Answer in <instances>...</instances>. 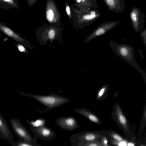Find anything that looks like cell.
Returning a JSON list of instances; mask_svg holds the SVG:
<instances>
[{
    "label": "cell",
    "instance_id": "484cf974",
    "mask_svg": "<svg viewBox=\"0 0 146 146\" xmlns=\"http://www.w3.org/2000/svg\"><path fill=\"white\" fill-rule=\"evenodd\" d=\"M102 143L103 145H106V144H107L108 141L107 139H105V138L102 139Z\"/></svg>",
    "mask_w": 146,
    "mask_h": 146
},
{
    "label": "cell",
    "instance_id": "ba28073f",
    "mask_svg": "<svg viewBox=\"0 0 146 146\" xmlns=\"http://www.w3.org/2000/svg\"><path fill=\"white\" fill-rule=\"evenodd\" d=\"M0 32L11 38L17 42L32 50L34 47L31 45L29 40L23 38L18 33L12 30L5 23L0 21Z\"/></svg>",
    "mask_w": 146,
    "mask_h": 146
},
{
    "label": "cell",
    "instance_id": "3957f363",
    "mask_svg": "<svg viewBox=\"0 0 146 146\" xmlns=\"http://www.w3.org/2000/svg\"><path fill=\"white\" fill-rule=\"evenodd\" d=\"M111 117L128 139L131 141L135 139V135L132 133L128 120L118 103L114 105Z\"/></svg>",
    "mask_w": 146,
    "mask_h": 146
},
{
    "label": "cell",
    "instance_id": "7a4b0ae2",
    "mask_svg": "<svg viewBox=\"0 0 146 146\" xmlns=\"http://www.w3.org/2000/svg\"><path fill=\"white\" fill-rule=\"evenodd\" d=\"M19 93L21 95L31 97L45 106L46 108L40 112L42 113L70 101L68 98L52 92L47 95L29 94L21 92Z\"/></svg>",
    "mask_w": 146,
    "mask_h": 146
},
{
    "label": "cell",
    "instance_id": "7402d4cb",
    "mask_svg": "<svg viewBox=\"0 0 146 146\" xmlns=\"http://www.w3.org/2000/svg\"><path fill=\"white\" fill-rule=\"evenodd\" d=\"M14 44L17 47L20 52L26 54L28 53V51L26 49L25 46L19 43H14Z\"/></svg>",
    "mask_w": 146,
    "mask_h": 146
},
{
    "label": "cell",
    "instance_id": "7c38bea8",
    "mask_svg": "<svg viewBox=\"0 0 146 146\" xmlns=\"http://www.w3.org/2000/svg\"><path fill=\"white\" fill-rule=\"evenodd\" d=\"M84 14L82 15V27L94 23L101 17L102 13L97 9H93L87 7Z\"/></svg>",
    "mask_w": 146,
    "mask_h": 146
},
{
    "label": "cell",
    "instance_id": "cb8c5ba5",
    "mask_svg": "<svg viewBox=\"0 0 146 146\" xmlns=\"http://www.w3.org/2000/svg\"><path fill=\"white\" fill-rule=\"evenodd\" d=\"M103 145L102 143L98 141H90L85 143L83 145V146H102Z\"/></svg>",
    "mask_w": 146,
    "mask_h": 146
},
{
    "label": "cell",
    "instance_id": "8fae6325",
    "mask_svg": "<svg viewBox=\"0 0 146 146\" xmlns=\"http://www.w3.org/2000/svg\"><path fill=\"white\" fill-rule=\"evenodd\" d=\"M30 129L36 138L50 141L52 140L56 136L55 132L46 125L35 128L30 127Z\"/></svg>",
    "mask_w": 146,
    "mask_h": 146
},
{
    "label": "cell",
    "instance_id": "4316f807",
    "mask_svg": "<svg viewBox=\"0 0 146 146\" xmlns=\"http://www.w3.org/2000/svg\"><path fill=\"white\" fill-rule=\"evenodd\" d=\"M66 11L68 15H69L70 14V8L68 6H67L66 8Z\"/></svg>",
    "mask_w": 146,
    "mask_h": 146
},
{
    "label": "cell",
    "instance_id": "ffe728a7",
    "mask_svg": "<svg viewBox=\"0 0 146 146\" xmlns=\"http://www.w3.org/2000/svg\"><path fill=\"white\" fill-rule=\"evenodd\" d=\"M11 144L13 146H35L32 144L20 140L15 142L13 141Z\"/></svg>",
    "mask_w": 146,
    "mask_h": 146
},
{
    "label": "cell",
    "instance_id": "44dd1931",
    "mask_svg": "<svg viewBox=\"0 0 146 146\" xmlns=\"http://www.w3.org/2000/svg\"><path fill=\"white\" fill-rule=\"evenodd\" d=\"M140 31V37L142 40L145 47L146 48V28L143 29Z\"/></svg>",
    "mask_w": 146,
    "mask_h": 146
},
{
    "label": "cell",
    "instance_id": "ac0fdd59",
    "mask_svg": "<svg viewBox=\"0 0 146 146\" xmlns=\"http://www.w3.org/2000/svg\"><path fill=\"white\" fill-rule=\"evenodd\" d=\"M109 89L110 86L109 85H104L98 91L96 96V99L100 100H104L107 96V93Z\"/></svg>",
    "mask_w": 146,
    "mask_h": 146
},
{
    "label": "cell",
    "instance_id": "8992f818",
    "mask_svg": "<svg viewBox=\"0 0 146 146\" xmlns=\"http://www.w3.org/2000/svg\"><path fill=\"white\" fill-rule=\"evenodd\" d=\"M129 17L134 31L139 32L144 28L145 15L138 7L134 6L129 13Z\"/></svg>",
    "mask_w": 146,
    "mask_h": 146
},
{
    "label": "cell",
    "instance_id": "83f0119b",
    "mask_svg": "<svg viewBox=\"0 0 146 146\" xmlns=\"http://www.w3.org/2000/svg\"><path fill=\"white\" fill-rule=\"evenodd\" d=\"M0 139H3V135L0 131Z\"/></svg>",
    "mask_w": 146,
    "mask_h": 146
},
{
    "label": "cell",
    "instance_id": "6da1fadb",
    "mask_svg": "<svg viewBox=\"0 0 146 146\" xmlns=\"http://www.w3.org/2000/svg\"><path fill=\"white\" fill-rule=\"evenodd\" d=\"M109 44L115 54L137 70L146 82V73L139 66L135 60L133 47L129 44H119L110 40L109 41Z\"/></svg>",
    "mask_w": 146,
    "mask_h": 146
},
{
    "label": "cell",
    "instance_id": "e0dca14e",
    "mask_svg": "<svg viewBox=\"0 0 146 146\" xmlns=\"http://www.w3.org/2000/svg\"><path fill=\"white\" fill-rule=\"evenodd\" d=\"M26 122L30 127L34 128L46 125V123L45 119L42 117H40L36 119H32L31 121L27 119Z\"/></svg>",
    "mask_w": 146,
    "mask_h": 146
},
{
    "label": "cell",
    "instance_id": "277c9868",
    "mask_svg": "<svg viewBox=\"0 0 146 146\" xmlns=\"http://www.w3.org/2000/svg\"><path fill=\"white\" fill-rule=\"evenodd\" d=\"M10 121L13 130L19 140L25 141L35 146H41L36 143L37 138H33L32 136L28 130L19 119L13 118L11 119Z\"/></svg>",
    "mask_w": 146,
    "mask_h": 146
},
{
    "label": "cell",
    "instance_id": "603a6c76",
    "mask_svg": "<svg viewBox=\"0 0 146 146\" xmlns=\"http://www.w3.org/2000/svg\"><path fill=\"white\" fill-rule=\"evenodd\" d=\"M46 17L49 21L51 22L52 21L54 17V14L52 10L50 9L47 11L46 13Z\"/></svg>",
    "mask_w": 146,
    "mask_h": 146
},
{
    "label": "cell",
    "instance_id": "9a60e30c",
    "mask_svg": "<svg viewBox=\"0 0 146 146\" xmlns=\"http://www.w3.org/2000/svg\"><path fill=\"white\" fill-rule=\"evenodd\" d=\"M74 110L76 113L84 116L97 124H101V121L98 117L87 109L84 108H76Z\"/></svg>",
    "mask_w": 146,
    "mask_h": 146
},
{
    "label": "cell",
    "instance_id": "d6986e66",
    "mask_svg": "<svg viewBox=\"0 0 146 146\" xmlns=\"http://www.w3.org/2000/svg\"><path fill=\"white\" fill-rule=\"evenodd\" d=\"M108 133L111 139L113 140V143L115 144L117 142L125 140L121 135L113 130L109 131Z\"/></svg>",
    "mask_w": 146,
    "mask_h": 146
},
{
    "label": "cell",
    "instance_id": "d4e9b609",
    "mask_svg": "<svg viewBox=\"0 0 146 146\" xmlns=\"http://www.w3.org/2000/svg\"><path fill=\"white\" fill-rule=\"evenodd\" d=\"M144 112H143V116L142 118V119L141 121V125H144V127L145 126V124H146V106L145 105V107L144 110Z\"/></svg>",
    "mask_w": 146,
    "mask_h": 146
},
{
    "label": "cell",
    "instance_id": "2e32d148",
    "mask_svg": "<svg viewBox=\"0 0 146 146\" xmlns=\"http://www.w3.org/2000/svg\"><path fill=\"white\" fill-rule=\"evenodd\" d=\"M18 0H0V8L7 10L13 8L18 9L19 4Z\"/></svg>",
    "mask_w": 146,
    "mask_h": 146
},
{
    "label": "cell",
    "instance_id": "52a82bcc",
    "mask_svg": "<svg viewBox=\"0 0 146 146\" xmlns=\"http://www.w3.org/2000/svg\"><path fill=\"white\" fill-rule=\"evenodd\" d=\"M119 23L117 21L109 22L105 21L97 27L86 38L84 42L86 43L92 39L105 34L106 32L112 29Z\"/></svg>",
    "mask_w": 146,
    "mask_h": 146
},
{
    "label": "cell",
    "instance_id": "5b68a950",
    "mask_svg": "<svg viewBox=\"0 0 146 146\" xmlns=\"http://www.w3.org/2000/svg\"><path fill=\"white\" fill-rule=\"evenodd\" d=\"M97 133L84 131L75 133L71 135L70 142L72 146H83L84 143L88 142H99L100 138L102 137Z\"/></svg>",
    "mask_w": 146,
    "mask_h": 146
},
{
    "label": "cell",
    "instance_id": "5bb4252c",
    "mask_svg": "<svg viewBox=\"0 0 146 146\" xmlns=\"http://www.w3.org/2000/svg\"><path fill=\"white\" fill-rule=\"evenodd\" d=\"M0 131L3 139L8 141L11 144L13 142V134L6 121L0 112Z\"/></svg>",
    "mask_w": 146,
    "mask_h": 146
},
{
    "label": "cell",
    "instance_id": "9c48e42d",
    "mask_svg": "<svg viewBox=\"0 0 146 146\" xmlns=\"http://www.w3.org/2000/svg\"><path fill=\"white\" fill-rule=\"evenodd\" d=\"M36 37L41 45H45L48 42L52 44L55 40L60 41L61 38L60 33L53 29H49L47 31L37 33Z\"/></svg>",
    "mask_w": 146,
    "mask_h": 146
},
{
    "label": "cell",
    "instance_id": "4fadbf2b",
    "mask_svg": "<svg viewBox=\"0 0 146 146\" xmlns=\"http://www.w3.org/2000/svg\"><path fill=\"white\" fill-rule=\"evenodd\" d=\"M108 10L115 13H121L125 9L124 0H102Z\"/></svg>",
    "mask_w": 146,
    "mask_h": 146
},
{
    "label": "cell",
    "instance_id": "30bf717a",
    "mask_svg": "<svg viewBox=\"0 0 146 146\" xmlns=\"http://www.w3.org/2000/svg\"><path fill=\"white\" fill-rule=\"evenodd\" d=\"M55 122L61 129L67 131H73L80 127L74 116L60 117L56 119Z\"/></svg>",
    "mask_w": 146,
    "mask_h": 146
}]
</instances>
